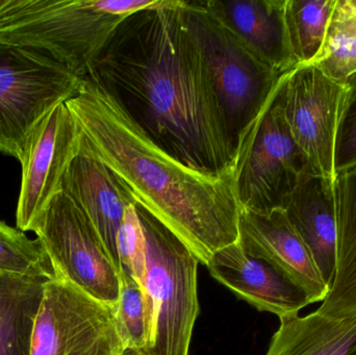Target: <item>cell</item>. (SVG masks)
Wrapping results in <instances>:
<instances>
[{"instance_id":"15","label":"cell","mask_w":356,"mask_h":355,"mask_svg":"<svg viewBox=\"0 0 356 355\" xmlns=\"http://www.w3.org/2000/svg\"><path fill=\"white\" fill-rule=\"evenodd\" d=\"M334 177L309 175L284 204V212L311 252L328 289L337 266L336 187Z\"/></svg>"},{"instance_id":"23","label":"cell","mask_w":356,"mask_h":355,"mask_svg":"<svg viewBox=\"0 0 356 355\" xmlns=\"http://www.w3.org/2000/svg\"><path fill=\"white\" fill-rule=\"evenodd\" d=\"M120 295L114 308L115 327L124 350L143 352L147 343V304L143 288L127 273H119Z\"/></svg>"},{"instance_id":"9","label":"cell","mask_w":356,"mask_h":355,"mask_svg":"<svg viewBox=\"0 0 356 355\" xmlns=\"http://www.w3.org/2000/svg\"><path fill=\"white\" fill-rule=\"evenodd\" d=\"M81 129L66 102L54 108L33 129L20 160L17 229L33 231L54 197L81 148Z\"/></svg>"},{"instance_id":"3","label":"cell","mask_w":356,"mask_h":355,"mask_svg":"<svg viewBox=\"0 0 356 355\" xmlns=\"http://www.w3.org/2000/svg\"><path fill=\"white\" fill-rule=\"evenodd\" d=\"M158 0H0V42L45 52L81 79L134 13Z\"/></svg>"},{"instance_id":"14","label":"cell","mask_w":356,"mask_h":355,"mask_svg":"<svg viewBox=\"0 0 356 355\" xmlns=\"http://www.w3.org/2000/svg\"><path fill=\"white\" fill-rule=\"evenodd\" d=\"M62 192L89 219L120 272L117 236L125 210L136 204L135 198L114 172L83 148L81 142L79 154L63 179Z\"/></svg>"},{"instance_id":"4","label":"cell","mask_w":356,"mask_h":355,"mask_svg":"<svg viewBox=\"0 0 356 355\" xmlns=\"http://www.w3.org/2000/svg\"><path fill=\"white\" fill-rule=\"evenodd\" d=\"M137 206L145 237L144 294L147 304L145 355H188L199 315L198 258L186 244Z\"/></svg>"},{"instance_id":"8","label":"cell","mask_w":356,"mask_h":355,"mask_svg":"<svg viewBox=\"0 0 356 355\" xmlns=\"http://www.w3.org/2000/svg\"><path fill=\"white\" fill-rule=\"evenodd\" d=\"M33 231L49 256L56 279L114 310L120 295L118 269L89 219L70 197L58 193Z\"/></svg>"},{"instance_id":"11","label":"cell","mask_w":356,"mask_h":355,"mask_svg":"<svg viewBox=\"0 0 356 355\" xmlns=\"http://www.w3.org/2000/svg\"><path fill=\"white\" fill-rule=\"evenodd\" d=\"M345 92L313 64L296 67L284 79V118L315 175L336 179L334 139Z\"/></svg>"},{"instance_id":"20","label":"cell","mask_w":356,"mask_h":355,"mask_svg":"<svg viewBox=\"0 0 356 355\" xmlns=\"http://www.w3.org/2000/svg\"><path fill=\"white\" fill-rule=\"evenodd\" d=\"M313 65L343 88L356 83V0H336Z\"/></svg>"},{"instance_id":"24","label":"cell","mask_w":356,"mask_h":355,"mask_svg":"<svg viewBox=\"0 0 356 355\" xmlns=\"http://www.w3.org/2000/svg\"><path fill=\"white\" fill-rule=\"evenodd\" d=\"M136 204L137 202L125 210L117 236V254L120 265L119 273L131 275L142 287L146 273L145 237Z\"/></svg>"},{"instance_id":"17","label":"cell","mask_w":356,"mask_h":355,"mask_svg":"<svg viewBox=\"0 0 356 355\" xmlns=\"http://www.w3.org/2000/svg\"><path fill=\"white\" fill-rule=\"evenodd\" d=\"M266 355H356V314L280 317Z\"/></svg>"},{"instance_id":"18","label":"cell","mask_w":356,"mask_h":355,"mask_svg":"<svg viewBox=\"0 0 356 355\" xmlns=\"http://www.w3.org/2000/svg\"><path fill=\"white\" fill-rule=\"evenodd\" d=\"M336 187L337 266L332 287L318 311L356 314V168L338 175Z\"/></svg>"},{"instance_id":"5","label":"cell","mask_w":356,"mask_h":355,"mask_svg":"<svg viewBox=\"0 0 356 355\" xmlns=\"http://www.w3.org/2000/svg\"><path fill=\"white\" fill-rule=\"evenodd\" d=\"M184 20L204 58L236 148L286 73L270 66L203 0H182Z\"/></svg>"},{"instance_id":"10","label":"cell","mask_w":356,"mask_h":355,"mask_svg":"<svg viewBox=\"0 0 356 355\" xmlns=\"http://www.w3.org/2000/svg\"><path fill=\"white\" fill-rule=\"evenodd\" d=\"M116 336L112 308L67 281H46L33 323L31 355H83Z\"/></svg>"},{"instance_id":"21","label":"cell","mask_w":356,"mask_h":355,"mask_svg":"<svg viewBox=\"0 0 356 355\" xmlns=\"http://www.w3.org/2000/svg\"><path fill=\"white\" fill-rule=\"evenodd\" d=\"M336 0H286L284 22L296 67L313 64L323 45Z\"/></svg>"},{"instance_id":"12","label":"cell","mask_w":356,"mask_h":355,"mask_svg":"<svg viewBox=\"0 0 356 355\" xmlns=\"http://www.w3.org/2000/svg\"><path fill=\"white\" fill-rule=\"evenodd\" d=\"M207 267L211 277L259 312L280 318L314 304L298 283L270 263L247 254L238 240L218 250Z\"/></svg>"},{"instance_id":"13","label":"cell","mask_w":356,"mask_h":355,"mask_svg":"<svg viewBox=\"0 0 356 355\" xmlns=\"http://www.w3.org/2000/svg\"><path fill=\"white\" fill-rule=\"evenodd\" d=\"M238 241L247 254L270 263L298 283L314 304L324 302L330 289L284 210L257 213L241 208Z\"/></svg>"},{"instance_id":"6","label":"cell","mask_w":356,"mask_h":355,"mask_svg":"<svg viewBox=\"0 0 356 355\" xmlns=\"http://www.w3.org/2000/svg\"><path fill=\"white\" fill-rule=\"evenodd\" d=\"M286 74L236 141L234 179L242 210L268 213L282 208L301 181L315 175L284 118Z\"/></svg>"},{"instance_id":"26","label":"cell","mask_w":356,"mask_h":355,"mask_svg":"<svg viewBox=\"0 0 356 355\" xmlns=\"http://www.w3.org/2000/svg\"><path fill=\"white\" fill-rule=\"evenodd\" d=\"M118 336L104 340L83 355H124Z\"/></svg>"},{"instance_id":"16","label":"cell","mask_w":356,"mask_h":355,"mask_svg":"<svg viewBox=\"0 0 356 355\" xmlns=\"http://www.w3.org/2000/svg\"><path fill=\"white\" fill-rule=\"evenodd\" d=\"M249 47L280 73L296 68L284 22L286 0H205Z\"/></svg>"},{"instance_id":"25","label":"cell","mask_w":356,"mask_h":355,"mask_svg":"<svg viewBox=\"0 0 356 355\" xmlns=\"http://www.w3.org/2000/svg\"><path fill=\"white\" fill-rule=\"evenodd\" d=\"M356 168V83L347 88L339 117L334 149V177Z\"/></svg>"},{"instance_id":"7","label":"cell","mask_w":356,"mask_h":355,"mask_svg":"<svg viewBox=\"0 0 356 355\" xmlns=\"http://www.w3.org/2000/svg\"><path fill=\"white\" fill-rule=\"evenodd\" d=\"M83 81L45 52L0 42V152L20 162L33 129Z\"/></svg>"},{"instance_id":"1","label":"cell","mask_w":356,"mask_h":355,"mask_svg":"<svg viewBox=\"0 0 356 355\" xmlns=\"http://www.w3.org/2000/svg\"><path fill=\"white\" fill-rule=\"evenodd\" d=\"M86 79L184 164L207 172L234 167L229 127L182 0H158L129 15Z\"/></svg>"},{"instance_id":"22","label":"cell","mask_w":356,"mask_h":355,"mask_svg":"<svg viewBox=\"0 0 356 355\" xmlns=\"http://www.w3.org/2000/svg\"><path fill=\"white\" fill-rule=\"evenodd\" d=\"M0 271L21 276L56 279L49 256L39 239L0 221Z\"/></svg>"},{"instance_id":"19","label":"cell","mask_w":356,"mask_h":355,"mask_svg":"<svg viewBox=\"0 0 356 355\" xmlns=\"http://www.w3.org/2000/svg\"><path fill=\"white\" fill-rule=\"evenodd\" d=\"M46 281L0 271V355H31L33 323Z\"/></svg>"},{"instance_id":"2","label":"cell","mask_w":356,"mask_h":355,"mask_svg":"<svg viewBox=\"0 0 356 355\" xmlns=\"http://www.w3.org/2000/svg\"><path fill=\"white\" fill-rule=\"evenodd\" d=\"M81 129V145L104 163L154 218L207 266L238 237L241 206L234 167L198 170L156 143L110 94L83 79L66 101Z\"/></svg>"}]
</instances>
